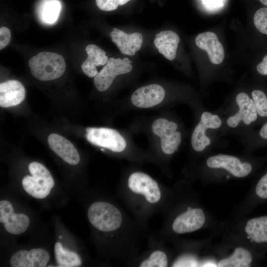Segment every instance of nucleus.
I'll use <instances>...</instances> for the list:
<instances>
[{
  "label": "nucleus",
  "mask_w": 267,
  "mask_h": 267,
  "mask_svg": "<svg viewBox=\"0 0 267 267\" xmlns=\"http://www.w3.org/2000/svg\"><path fill=\"white\" fill-rule=\"evenodd\" d=\"M251 96L256 105L259 119L267 118V96L263 90L259 89H253Z\"/></svg>",
  "instance_id": "26"
},
{
  "label": "nucleus",
  "mask_w": 267,
  "mask_h": 267,
  "mask_svg": "<svg viewBox=\"0 0 267 267\" xmlns=\"http://www.w3.org/2000/svg\"><path fill=\"white\" fill-rule=\"evenodd\" d=\"M32 176H26L22 180L24 190L37 199L45 198L54 186V182L49 171L43 164L33 162L28 166Z\"/></svg>",
  "instance_id": "8"
},
{
  "label": "nucleus",
  "mask_w": 267,
  "mask_h": 267,
  "mask_svg": "<svg viewBox=\"0 0 267 267\" xmlns=\"http://www.w3.org/2000/svg\"><path fill=\"white\" fill-rule=\"evenodd\" d=\"M88 217L93 227L104 232L117 230L123 221L121 211L113 204L105 201L91 204L88 211Z\"/></svg>",
  "instance_id": "6"
},
{
  "label": "nucleus",
  "mask_w": 267,
  "mask_h": 267,
  "mask_svg": "<svg viewBox=\"0 0 267 267\" xmlns=\"http://www.w3.org/2000/svg\"><path fill=\"white\" fill-rule=\"evenodd\" d=\"M204 157L198 169L200 174L204 178L216 179L223 177L244 178L249 176L254 169L252 162L245 156L210 153Z\"/></svg>",
  "instance_id": "4"
},
{
  "label": "nucleus",
  "mask_w": 267,
  "mask_h": 267,
  "mask_svg": "<svg viewBox=\"0 0 267 267\" xmlns=\"http://www.w3.org/2000/svg\"><path fill=\"white\" fill-rule=\"evenodd\" d=\"M85 50L88 57L82 63L81 68L88 77L93 78L98 73L96 66L105 65L108 61V57L103 50L95 44H88Z\"/></svg>",
  "instance_id": "20"
},
{
  "label": "nucleus",
  "mask_w": 267,
  "mask_h": 267,
  "mask_svg": "<svg viewBox=\"0 0 267 267\" xmlns=\"http://www.w3.org/2000/svg\"><path fill=\"white\" fill-rule=\"evenodd\" d=\"M47 140L52 150L64 161L72 165L79 163L80 160L79 154L69 140L54 133L50 134Z\"/></svg>",
  "instance_id": "15"
},
{
  "label": "nucleus",
  "mask_w": 267,
  "mask_h": 267,
  "mask_svg": "<svg viewBox=\"0 0 267 267\" xmlns=\"http://www.w3.org/2000/svg\"><path fill=\"white\" fill-rule=\"evenodd\" d=\"M127 184L132 192L141 195L149 203L156 204L161 199V192L158 182L144 172H132L128 177Z\"/></svg>",
  "instance_id": "10"
},
{
  "label": "nucleus",
  "mask_w": 267,
  "mask_h": 267,
  "mask_svg": "<svg viewBox=\"0 0 267 267\" xmlns=\"http://www.w3.org/2000/svg\"><path fill=\"white\" fill-rule=\"evenodd\" d=\"M85 137L94 145L115 153H124L131 146L125 134L112 128L88 127L86 129Z\"/></svg>",
  "instance_id": "7"
},
{
  "label": "nucleus",
  "mask_w": 267,
  "mask_h": 267,
  "mask_svg": "<svg viewBox=\"0 0 267 267\" xmlns=\"http://www.w3.org/2000/svg\"><path fill=\"white\" fill-rule=\"evenodd\" d=\"M49 258L48 253L42 248L21 250L11 256L10 265L12 267H44Z\"/></svg>",
  "instance_id": "14"
},
{
  "label": "nucleus",
  "mask_w": 267,
  "mask_h": 267,
  "mask_svg": "<svg viewBox=\"0 0 267 267\" xmlns=\"http://www.w3.org/2000/svg\"><path fill=\"white\" fill-rule=\"evenodd\" d=\"M97 7L103 11H113L119 5V0H95Z\"/></svg>",
  "instance_id": "30"
},
{
  "label": "nucleus",
  "mask_w": 267,
  "mask_h": 267,
  "mask_svg": "<svg viewBox=\"0 0 267 267\" xmlns=\"http://www.w3.org/2000/svg\"><path fill=\"white\" fill-rule=\"evenodd\" d=\"M110 36L120 52L130 56L134 55L140 49L143 42V36L141 33L135 32L127 34L116 28L113 29Z\"/></svg>",
  "instance_id": "17"
},
{
  "label": "nucleus",
  "mask_w": 267,
  "mask_h": 267,
  "mask_svg": "<svg viewBox=\"0 0 267 267\" xmlns=\"http://www.w3.org/2000/svg\"><path fill=\"white\" fill-rule=\"evenodd\" d=\"M219 108L223 119L224 136L240 137L251 130L259 119L254 100L246 91L237 92Z\"/></svg>",
  "instance_id": "2"
},
{
  "label": "nucleus",
  "mask_w": 267,
  "mask_h": 267,
  "mask_svg": "<svg viewBox=\"0 0 267 267\" xmlns=\"http://www.w3.org/2000/svg\"><path fill=\"white\" fill-rule=\"evenodd\" d=\"M247 239L256 244L267 243V216L249 219L244 226Z\"/></svg>",
  "instance_id": "21"
},
{
  "label": "nucleus",
  "mask_w": 267,
  "mask_h": 267,
  "mask_svg": "<svg viewBox=\"0 0 267 267\" xmlns=\"http://www.w3.org/2000/svg\"><path fill=\"white\" fill-rule=\"evenodd\" d=\"M255 191L259 197L267 199V172L258 181Z\"/></svg>",
  "instance_id": "29"
},
{
  "label": "nucleus",
  "mask_w": 267,
  "mask_h": 267,
  "mask_svg": "<svg viewBox=\"0 0 267 267\" xmlns=\"http://www.w3.org/2000/svg\"><path fill=\"white\" fill-rule=\"evenodd\" d=\"M238 138L242 144L258 138L261 140L267 141V122L261 127L257 133L251 130L239 137Z\"/></svg>",
  "instance_id": "27"
},
{
  "label": "nucleus",
  "mask_w": 267,
  "mask_h": 267,
  "mask_svg": "<svg viewBox=\"0 0 267 267\" xmlns=\"http://www.w3.org/2000/svg\"><path fill=\"white\" fill-rule=\"evenodd\" d=\"M253 260V255L249 250L243 247H237L229 256L219 261L218 267H248L251 266Z\"/></svg>",
  "instance_id": "22"
},
{
  "label": "nucleus",
  "mask_w": 267,
  "mask_h": 267,
  "mask_svg": "<svg viewBox=\"0 0 267 267\" xmlns=\"http://www.w3.org/2000/svg\"><path fill=\"white\" fill-rule=\"evenodd\" d=\"M0 222L5 229L13 234L22 233L28 228L30 220L24 214H16L11 203L5 200L0 201Z\"/></svg>",
  "instance_id": "13"
},
{
  "label": "nucleus",
  "mask_w": 267,
  "mask_h": 267,
  "mask_svg": "<svg viewBox=\"0 0 267 267\" xmlns=\"http://www.w3.org/2000/svg\"><path fill=\"white\" fill-rule=\"evenodd\" d=\"M11 33L10 30L6 27L0 28V49L5 47L10 43Z\"/></svg>",
  "instance_id": "31"
},
{
  "label": "nucleus",
  "mask_w": 267,
  "mask_h": 267,
  "mask_svg": "<svg viewBox=\"0 0 267 267\" xmlns=\"http://www.w3.org/2000/svg\"><path fill=\"white\" fill-rule=\"evenodd\" d=\"M60 9L61 5L58 1H46L41 8V17L42 21L48 24L54 23L58 18Z\"/></svg>",
  "instance_id": "24"
},
{
  "label": "nucleus",
  "mask_w": 267,
  "mask_h": 267,
  "mask_svg": "<svg viewBox=\"0 0 267 267\" xmlns=\"http://www.w3.org/2000/svg\"><path fill=\"white\" fill-rule=\"evenodd\" d=\"M54 252L58 267H76L82 265L80 256L74 252L65 249L60 242L55 243Z\"/></svg>",
  "instance_id": "23"
},
{
  "label": "nucleus",
  "mask_w": 267,
  "mask_h": 267,
  "mask_svg": "<svg viewBox=\"0 0 267 267\" xmlns=\"http://www.w3.org/2000/svg\"><path fill=\"white\" fill-rule=\"evenodd\" d=\"M253 22L259 31L267 35V7L261 8L256 11Z\"/></svg>",
  "instance_id": "28"
},
{
  "label": "nucleus",
  "mask_w": 267,
  "mask_h": 267,
  "mask_svg": "<svg viewBox=\"0 0 267 267\" xmlns=\"http://www.w3.org/2000/svg\"><path fill=\"white\" fill-rule=\"evenodd\" d=\"M131 63L132 61L127 57L123 59L110 58L105 66L94 77L93 82L96 89L101 92L106 90L117 76L132 70Z\"/></svg>",
  "instance_id": "11"
},
{
  "label": "nucleus",
  "mask_w": 267,
  "mask_h": 267,
  "mask_svg": "<svg viewBox=\"0 0 267 267\" xmlns=\"http://www.w3.org/2000/svg\"><path fill=\"white\" fill-rule=\"evenodd\" d=\"M260 1L265 5L267 6V0H260Z\"/></svg>",
  "instance_id": "34"
},
{
  "label": "nucleus",
  "mask_w": 267,
  "mask_h": 267,
  "mask_svg": "<svg viewBox=\"0 0 267 267\" xmlns=\"http://www.w3.org/2000/svg\"><path fill=\"white\" fill-rule=\"evenodd\" d=\"M26 91L18 81L8 80L0 84V106L7 108L19 104L25 97Z\"/></svg>",
  "instance_id": "18"
},
{
  "label": "nucleus",
  "mask_w": 267,
  "mask_h": 267,
  "mask_svg": "<svg viewBox=\"0 0 267 267\" xmlns=\"http://www.w3.org/2000/svg\"><path fill=\"white\" fill-rule=\"evenodd\" d=\"M168 265L166 254L163 251L157 250L152 252L149 256L139 265L141 267H166Z\"/></svg>",
  "instance_id": "25"
},
{
  "label": "nucleus",
  "mask_w": 267,
  "mask_h": 267,
  "mask_svg": "<svg viewBox=\"0 0 267 267\" xmlns=\"http://www.w3.org/2000/svg\"><path fill=\"white\" fill-rule=\"evenodd\" d=\"M130 0H119V5H122L127 3Z\"/></svg>",
  "instance_id": "33"
},
{
  "label": "nucleus",
  "mask_w": 267,
  "mask_h": 267,
  "mask_svg": "<svg viewBox=\"0 0 267 267\" xmlns=\"http://www.w3.org/2000/svg\"><path fill=\"white\" fill-rule=\"evenodd\" d=\"M194 123L188 134L189 147L192 154L205 157L216 148L227 145L223 134V119L219 108H204L194 116Z\"/></svg>",
  "instance_id": "1"
},
{
  "label": "nucleus",
  "mask_w": 267,
  "mask_h": 267,
  "mask_svg": "<svg viewBox=\"0 0 267 267\" xmlns=\"http://www.w3.org/2000/svg\"><path fill=\"white\" fill-rule=\"evenodd\" d=\"M205 222L206 215L202 209L188 207L174 219L172 228L177 234L190 233L200 229Z\"/></svg>",
  "instance_id": "12"
},
{
  "label": "nucleus",
  "mask_w": 267,
  "mask_h": 267,
  "mask_svg": "<svg viewBox=\"0 0 267 267\" xmlns=\"http://www.w3.org/2000/svg\"><path fill=\"white\" fill-rule=\"evenodd\" d=\"M195 44L199 48L206 51L213 64L217 65L222 62L224 57V49L214 33L206 32L199 34L195 38Z\"/></svg>",
  "instance_id": "16"
},
{
  "label": "nucleus",
  "mask_w": 267,
  "mask_h": 267,
  "mask_svg": "<svg viewBox=\"0 0 267 267\" xmlns=\"http://www.w3.org/2000/svg\"><path fill=\"white\" fill-rule=\"evenodd\" d=\"M149 128L157 146L167 157H172L181 148L189 134L180 119L171 113L155 119Z\"/></svg>",
  "instance_id": "3"
},
{
  "label": "nucleus",
  "mask_w": 267,
  "mask_h": 267,
  "mask_svg": "<svg viewBox=\"0 0 267 267\" xmlns=\"http://www.w3.org/2000/svg\"><path fill=\"white\" fill-rule=\"evenodd\" d=\"M179 42V38L175 32L166 30L156 34L154 44L160 53L169 60H174Z\"/></svg>",
  "instance_id": "19"
},
{
  "label": "nucleus",
  "mask_w": 267,
  "mask_h": 267,
  "mask_svg": "<svg viewBox=\"0 0 267 267\" xmlns=\"http://www.w3.org/2000/svg\"><path fill=\"white\" fill-rule=\"evenodd\" d=\"M257 71L262 75H267V54L264 57L262 62L257 66Z\"/></svg>",
  "instance_id": "32"
},
{
  "label": "nucleus",
  "mask_w": 267,
  "mask_h": 267,
  "mask_svg": "<svg viewBox=\"0 0 267 267\" xmlns=\"http://www.w3.org/2000/svg\"><path fill=\"white\" fill-rule=\"evenodd\" d=\"M28 64L33 76L42 81L57 79L66 69L65 61L62 55L47 51L40 52L32 57Z\"/></svg>",
  "instance_id": "5"
},
{
  "label": "nucleus",
  "mask_w": 267,
  "mask_h": 267,
  "mask_svg": "<svg viewBox=\"0 0 267 267\" xmlns=\"http://www.w3.org/2000/svg\"><path fill=\"white\" fill-rule=\"evenodd\" d=\"M166 92L161 85L152 84L135 90L130 98L131 106L138 109H152L169 107L166 102Z\"/></svg>",
  "instance_id": "9"
}]
</instances>
